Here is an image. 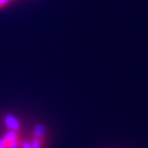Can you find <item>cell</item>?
<instances>
[{
  "mask_svg": "<svg viewBox=\"0 0 148 148\" xmlns=\"http://www.w3.org/2000/svg\"><path fill=\"white\" fill-rule=\"evenodd\" d=\"M0 8H1V6H0Z\"/></svg>",
  "mask_w": 148,
  "mask_h": 148,
  "instance_id": "cell-9",
  "label": "cell"
},
{
  "mask_svg": "<svg viewBox=\"0 0 148 148\" xmlns=\"http://www.w3.org/2000/svg\"><path fill=\"white\" fill-rule=\"evenodd\" d=\"M4 123L7 127V129H9V131L18 132L20 130V123L12 114H6L4 118Z\"/></svg>",
  "mask_w": 148,
  "mask_h": 148,
  "instance_id": "cell-1",
  "label": "cell"
},
{
  "mask_svg": "<svg viewBox=\"0 0 148 148\" xmlns=\"http://www.w3.org/2000/svg\"><path fill=\"white\" fill-rule=\"evenodd\" d=\"M22 148H32V146H31V142L25 141L23 144H22Z\"/></svg>",
  "mask_w": 148,
  "mask_h": 148,
  "instance_id": "cell-7",
  "label": "cell"
},
{
  "mask_svg": "<svg viewBox=\"0 0 148 148\" xmlns=\"http://www.w3.org/2000/svg\"><path fill=\"white\" fill-rule=\"evenodd\" d=\"M45 134V127L43 125H36L34 127V136L41 139Z\"/></svg>",
  "mask_w": 148,
  "mask_h": 148,
  "instance_id": "cell-2",
  "label": "cell"
},
{
  "mask_svg": "<svg viewBox=\"0 0 148 148\" xmlns=\"http://www.w3.org/2000/svg\"><path fill=\"white\" fill-rule=\"evenodd\" d=\"M3 139L6 141V143H9V142L14 141V140H18V135H16V133L14 132V131H9V132H7L6 134L4 135Z\"/></svg>",
  "mask_w": 148,
  "mask_h": 148,
  "instance_id": "cell-3",
  "label": "cell"
},
{
  "mask_svg": "<svg viewBox=\"0 0 148 148\" xmlns=\"http://www.w3.org/2000/svg\"><path fill=\"white\" fill-rule=\"evenodd\" d=\"M6 146H7V143L4 139L3 138L0 139V148H6Z\"/></svg>",
  "mask_w": 148,
  "mask_h": 148,
  "instance_id": "cell-6",
  "label": "cell"
},
{
  "mask_svg": "<svg viewBox=\"0 0 148 148\" xmlns=\"http://www.w3.org/2000/svg\"><path fill=\"white\" fill-rule=\"evenodd\" d=\"M8 2H10V0H0V6L1 7L5 6Z\"/></svg>",
  "mask_w": 148,
  "mask_h": 148,
  "instance_id": "cell-8",
  "label": "cell"
},
{
  "mask_svg": "<svg viewBox=\"0 0 148 148\" xmlns=\"http://www.w3.org/2000/svg\"><path fill=\"white\" fill-rule=\"evenodd\" d=\"M6 148H18V141L14 140V141L9 142V143H7Z\"/></svg>",
  "mask_w": 148,
  "mask_h": 148,
  "instance_id": "cell-5",
  "label": "cell"
},
{
  "mask_svg": "<svg viewBox=\"0 0 148 148\" xmlns=\"http://www.w3.org/2000/svg\"><path fill=\"white\" fill-rule=\"evenodd\" d=\"M31 146H32V148H41V140H40V138L35 137L32 140V142H31Z\"/></svg>",
  "mask_w": 148,
  "mask_h": 148,
  "instance_id": "cell-4",
  "label": "cell"
}]
</instances>
